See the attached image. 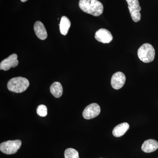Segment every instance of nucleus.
<instances>
[{"instance_id":"1","label":"nucleus","mask_w":158,"mask_h":158,"mask_svg":"<svg viewBox=\"0 0 158 158\" xmlns=\"http://www.w3.org/2000/svg\"><path fill=\"white\" fill-rule=\"evenodd\" d=\"M79 6L82 11L93 16H99L103 12V6L98 0H80Z\"/></svg>"},{"instance_id":"2","label":"nucleus","mask_w":158,"mask_h":158,"mask_svg":"<svg viewBox=\"0 0 158 158\" xmlns=\"http://www.w3.org/2000/svg\"><path fill=\"white\" fill-rule=\"evenodd\" d=\"M30 83L27 78L16 77L11 79L8 82L7 87L9 90L15 93H22L28 88Z\"/></svg>"},{"instance_id":"3","label":"nucleus","mask_w":158,"mask_h":158,"mask_svg":"<svg viewBox=\"0 0 158 158\" xmlns=\"http://www.w3.org/2000/svg\"><path fill=\"white\" fill-rule=\"evenodd\" d=\"M139 59L144 63L152 62L155 57V50L151 44L145 43L141 46L138 51Z\"/></svg>"},{"instance_id":"4","label":"nucleus","mask_w":158,"mask_h":158,"mask_svg":"<svg viewBox=\"0 0 158 158\" xmlns=\"http://www.w3.org/2000/svg\"><path fill=\"white\" fill-rule=\"evenodd\" d=\"M21 144L22 141L19 140L5 141L0 144V150L6 154H14L17 152Z\"/></svg>"},{"instance_id":"5","label":"nucleus","mask_w":158,"mask_h":158,"mask_svg":"<svg viewBox=\"0 0 158 158\" xmlns=\"http://www.w3.org/2000/svg\"><path fill=\"white\" fill-rule=\"evenodd\" d=\"M130 14L132 19L135 22L140 21L141 19V7H140L138 0H126Z\"/></svg>"},{"instance_id":"6","label":"nucleus","mask_w":158,"mask_h":158,"mask_svg":"<svg viewBox=\"0 0 158 158\" xmlns=\"http://www.w3.org/2000/svg\"><path fill=\"white\" fill-rule=\"evenodd\" d=\"M101 112V108L98 104L94 103L88 105L83 112V116L86 119H90L98 116Z\"/></svg>"},{"instance_id":"7","label":"nucleus","mask_w":158,"mask_h":158,"mask_svg":"<svg viewBox=\"0 0 158 158\" xmlns=\"http://www.w3.org/2000/svg\"><path fill=\"white\" fill-rule=\"evenodd\" d=\"M18 56L16 54H13L3 60L0 63V69L7 71L11 68L16 67L19 64Z\"/></svg>"},{"instance_id":"8","label":"nucleus","mask_w":158,"mask_h":158,"mask_svg":"<svg viewBox=\"0 0 158 158\" xmlns=\"http://www.w3.org/2000/svg\"><path fill=\"white\" fill-rule=\"evenodd\" d=\"M94 37L99 42L104 44L110 43L113 39V36L110 31L104 28L99 29L97 31Z\"/></svg>"},{"instance_id":"9","label":"nucleus","mask_w":158,"mask_h":158,"mask_svg":"<svg viewBox=\"0 0 158 158\" xmlns=\"http://www.w3.org/2000/svg\"><path fill=\"white\" fill-rule=\"evenodd\" d=\"M126 81V77L124 74L118 72L114 73L112 77L111 85L114 89L118 90L123 87Z\"/></svg>"},{"instance_id":"10","label":"nucleus","mask_w":158,"mask_h":158,"mask_svg":"<svg viewBox=\"0 0 158 158\" xmlns=\"http://www.w3.org/2000/svg\"><path fill=\"white\" fill-rule=\"evenodd\" d=\"M158 148V142L154 139H148L144 141L141 146V149L144 152L151 153L155 151Z\"/></svg>"},{"instance_id":"11","label":"nucleus","mask_w":158,"mask_h":158,"mask_svg":"<svg viewBox=\"0 0 158 158\" xmlns=\"http://www.w3.org/2000/svg\"><path fill=\"white\" fill-rule=\"evenodd\" d=\"M34 30L36 36L40 39L45 40L48 37L47 32L45 27L41 22L37 21L34 24Z\"/></svg>"},{"instance_id":"12","label":"nucleus","mask_w":158,"mask_h":158,"mask_svg":"<svg viewBox=\"0 0 158 158\" xmlns=\"http://www.w3.org/2000/svg\"><path fill=\"white\" fill-rule=\"evenodd\" d=\"M129 127V125L127 123H120L113 129V135L116 137H121L125 134Z\"/></svg>"},{"instance_id":"13","label":"nucleus","mask_w":158,"mask_h":158,"mask_svg":"<svg viewBox=\"0 0 158 158\" xmlns=\"http://www.w3.org/2000/svg\"><path fill=\"white\" fill-rule=\"evenodd\" d=\"M59 26L61 34L63 35H66L71 26L70 20L66 16H62Z\"/></svg>"},{"instance_id":"14","label":"nucleus","mask_w":158,"mask_h":158,"mask_svg":"<svg viewBox=\"0 0 158 158\" xmlns=\"http://www.w3.org/2000/svg\"><path fill=\"white\" fill-rule=\"evenodd\" d=\"M50 91L55 97L59 98L62 96L63 89L61 83L59 82H55L52 84L50 87Z\"/></svg>"},{"instance_id":"15","label":"nucleus","mask_w":158,"mask_h":158,"mask_svg":"<svg viewBox=\"0 0 158 158\" xmlns=\"http://www.w3.org/2000/svg\"><path fill=\"white\" fill-rule=\"evenodd\" d=\"M65 158H79V153L74 148H68L64 152Z\"/></svg>"},{"instance_id":"16","label":"nucleus","mask_w":158,"mask_h":158,"mask_svg":"<svg viewBox=\"0 0 158 158\" xmlns=\"http://www.w3.org/2000/svg\"><path fill=\"white\" fill-rule=\"evenodd\" d=\"M37 113L39 116L45 117L48 114L47 108L45 105H39L37 108Z\"/></svg>"},{"instance_id":"17","label":"nucleus","mask_w":158,"mask_h":158,"mask_svg":"<svg viewBox=\"0 0 158 158\" xmlns=\"http://www.w3.org/2000/svg\"><path fill=\"white\" fill-rule=\"evenodd\" d=\"M27 1V0H21L22 2H26V1Z\"/></svg>"},{"instance_id":"18","label":"nucleus","mask_w":158,"mask_h":158,"mask_svg":"<svg viewBox=\"0 0 158 158\" xmlns=\"http://www.w3.org/2000/svg\"></svg>"}]
</instances>
